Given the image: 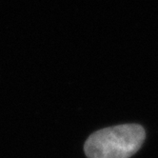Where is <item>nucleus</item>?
I'll list each match as a JSON object with an SVG mask.
<instances>
[{
	"label": "nucleus",
	"instance_id": "f257e3e1",
	"mask_svg": "<svg viewBox=\"0 0 158 158\" xmlns=\"http://www.w3.org/2000/svg\"><path fill=\"white\" fill-rule=\"evenodd\" d=\"M145 130L137 124H124L102 129L85 142L88 158H130L144 143Z\"/></svg>",
	"mask_w": 158,
	"mask_h": 158
}]
</instances>
